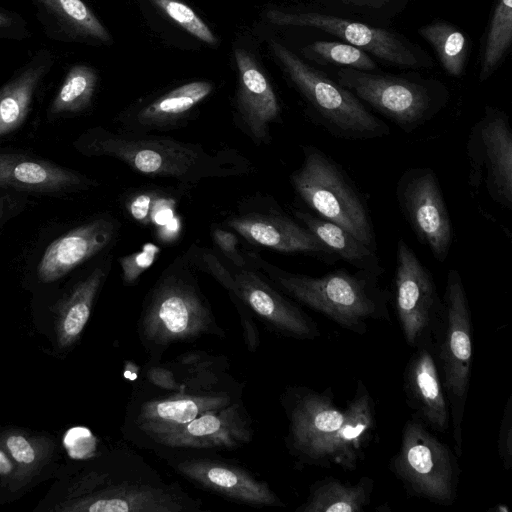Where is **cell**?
<instances>
[{"label": "cell", "instance_id": "6da1fadb", "mask_svg": "<svg viewBox=\"0 0 512 512\" xmlns=\"http://www.w3.org/2000/svg\"><path fill=\"white\" fill-rule=\"evenodd\" d=\"M280 402L288 420L285 445L298 466L355 470L376 437V404L361 379L344 409L331 388L288 386Z\"/></svg>", "mask_w": 512, "mask_h": 512}, {"label": "cell", "instance_id": "7a4b0ae2", "mask_svg": "<svg viewBox=\"0 0 512 512\" xmlns=\"http://www.w3.org/2000/svg\"><path fill=\"white\" fill-rule=\"evenodd\" d=\"M195 269L188 258L176 259L146 294L136 330L148 360L162 361L167 350L177 344L205 336H226Z\"/></svg>", "mask_w": 512, "mask_h": 512}, {"label": "cell", "instance_id": "3957f363", "mask_svg": "<svg viewBox=\"0 0 512 512\" xmlns=\"http://www.w3.org/2000/svg\"><path fill=\"white\" fill-rule=\"evenodd\" d=\"M248 255L255 267L286 296L350 332L364 335L371 321L391 322L392 294L376 275L339 268L315 277L292 273L257 255Z\"/></svg>", "mask_w": 512, "mask_h": 512}, {"label": "cell", "instance_id": "277c9868", "mask_svg": "<svg viewBox=\"0 0 512 512\" xmlns=\"http://www.w3.org/2000/svg\"><path fill=\"white\" fill-rule=\"evenodd\" d=\"M81 152L87 156H109L133 171L185 184L210 177H224L243 172L244 161L218 152L211 154L202 146L147 133H112L93 129L81 140Z\"/></svg>", "mask_w": 512, "mask_h": 512}, {"label": "cell", "instance_id": "5b68a950", "mask_svg": "<svg viewBox=\"0 0 512 512\" xmlns=\"http://www.w3.org/2000/svg\"><path fill=\"white\" fill-rule=\"evenodd\" d=\"M90 494L62 508L80 512H201L203 502L178 482H167L140 455L120 454L113 472L96 474Z\"/></svg>", "mask_w": 512, "mask_h": 512}, {"label": "cell", "instance_id": "8992f818", "mask_svg": "<svg viewBox=\"0 0 512 512\" xmlns=\"http://www.w3.org/2000/svg\"><path fill=\"white\" fill-rule=\"evenodd\" d=\"M244 384L234 377L209 387L158 388L145 380L135 383L129 398L122 434L132 445L186 425L201 413L228 406L243 398Z\"/></svg>", "mask_w": 512, "mask_h": 512}, {"label": "cell", "instance_id": "52a82bcc", "mask_svg": "<svg viewBox=\"0 0 512 512\" xmlns=\"http://www.w3.org/2000/svg\"><path fill=\"white\" fill-rule=\"evenodd\" d=\"M301 166L290 175L298 197L317 216L377 250L376 236L365 197L343 168L313 145L302 146Z\"/></svg>", "mask_w": 512, "mask_h": 512}, {"label": "cell", "instance_id": "ba28073f", "mask_svg": "<svg viewBox=\"0 0 512 512\" xmlns=\"http://www.w3.org/2000/svg\"><path fill=\"white\" fill-rule=\"evenodd\" d=\"M270 46L315 121L329 134L344 140H371L390 133L389 126L350 90L305 63L281 43L271 41Z\"/></svg>", "mask_w": 512, "mask_h": 512}, {"label": "cell", "instance_id": "9c48e42d", "mask_svg": "<svg viewBox=\"0 0 512 512\" xmlns=\"http://www.w3.org/2000/svg\"><path fill=\"white\" fill-rule=\"evenodd\" d=\"M187 257L219 282L230 298L240 299L274 334L298 340L320 337L317 323L255 266H228L206 248L194 247Z\"/></svg>", "mask_w": 512, "mask_h": 512}, {"label": "cell", "instance_id": "30bf717a", "mask_svg": "<svg viewBox=\"0 0 512 512\" xmlns=\"http://www.w3.org/2000/svg\"><path fill=\"white\" fill-rule=\"evenodd\" d=\"M442 302V322L434 350L449 405L456 455L461 457L462 423L472 371L473 327L466 290L456 269L447 274Z\"/></svg>", "mask_w": 512, "mask_h": 512}, {"label": "cell", "instance_id": "8fae6325", "mask_svg": "<svg viewBox=\"0 0 512 512\" xmlns=\"http://www.w3.org/2000/svg\"><path fill=\"white\" fill-rule=\"evenodd\" d=\"M336 82L405 133H412L431 120L449 99L447 88L431 79L343 68L338 71Z\"/></svg>", "mask_w": 512, "mask_h": 512}, {"label": "cell", "instance_id": "7c38bea8", "mask_svg": "<svg viewBox=\"0 0 512 512\" xmlns=\"http://www.w3.org/2000/svg\"><path fill=\"white\" fill-rule=\"evenodd\" d=\"M457 455L416 416L403 427L390 469L410 496L450 506L457 498L460 467Z\"/></svg>", "mask_w": 512, "mask_h": 512}, {"label": "cell", "instance_id": "4fadbf2b", "mask_svg": "<svg viewBox=\"0 0 512 512\" xmlns=\"http://www.w3.org/2000/svg\"><path fill=\"white\" fill-rule=\"evenodd\" d=\"M394 304L407 345L434 343L442 322V298L432 273L402 238L396 245Z\"/></svg>", "mask_w": 512, "mask_h": 512}, {"label": "cell", "instance_id": "5bb4252c", "mask_svg": "<svg viewBox=\"0 0 512 512\" xmlns=\"http://www.w3.org/2000/svg\"><path fill=\"white\" fill-rule=\"evenodd\" d=\"M466 152L469 186L474 190L484 186L494 203L512 209V130L508 115L486 106L470 130Z\"/></svg>", "mask_w": 512, "mask_h": 512}, {"label": "cell", "instance_id": "9a60e30c", "mask_svg": "<svg viewBox=\"0 0 512 512\" xmlns=\"http://www.w3.org/2000/svg\"><path fill=\"white\" fill-rule=\"evenodd\" d=\"M253 436V422L241 398L228 406L207 410L186 425L151 437L139 449L153 451L158 457L217 453L242 448Z\"/></svg>", "mask_w": 512, "mask_h": 512}, {"label": "cell", "instance_id": "2e32d148", "mask_svg": "<svg viewBox=\"0 0 512 512\" xmlns=\"http://www.w3.org/2000/svg\"><path fill=\"white\" fill-rule=\"evenodd\" d=\"M179 476L202 490L254 508L286 507L263 479L217 453L169 454L160 457Z\"/></svg>", "mask_w": 512, "mask_h": 512}, {"label": "cell", "instance_id": "e0dca14e", "mask_svg": "<svg viewBox=\"0 0 512 512\" xmlns=\"http://www.w3.org/2000/svg\"><path fill=\"white\" fill-rule=\"evenodd\" d=\"M396 199L417 239L444 262L452 244V224L435 172L428 167L406 170L397 181Z\"/></svg>", "mask_w": 512, "mask_h": 512}, {"label": "cell", "instance_id": "ac0fdd59", "mask_svg": "<svg viewBox=\"0 0 512 512\" xmlns=\"http://www.w3.org/2000/svg\"><path fill=\"white\" fill-rule=\"evenodd\" d=\"M266 18L279 26L320 29L390 65L402 68H419L425 65L419 51L411 42L383 28L317 12L288 13L271 9L267 11Z\"/></svg>", "mask_w": 512, "mask_h": 512}, {"label": "cell", "instance_id": "d6986e66", "mask_svg": "<svg viewBox=\"0 0 512 512\" xmlns=\"http://www.w3.org/2000/svg\"><path fill=\"white\" fill-rule=\"evenodd\" d=\"M225 223L254 245L309 255L330 265L339 259L302 223L280 211L235 215Z\"/></svg>", "mask_w": 512, "mask_h": 512}, {"label": "cell", "instance_id": "ffe728a7", "mask_svg": "<svg viewBox=\"0 0 512 512\" xmlns=\"http://www.w3.org/2000/svg\"><path fill=\"white\" fill-rule=\"evenodd\" d=\"M403 388L413 415L431 431L446 433L450 427V411L433 342L414 348L404 370Z\"/></svg>", "mask_w": 512, "mask_h": 512}, {"label": "cell", "instance_id": "44dd1931", "mask_svg": "<svg viewBox=\"0 0 512 512\" xmlns=\"http://www.w3.org/2000/svg\"><path fill=\"white\" fill-rule=\"evenodd\" d=\"M234 56L239 72L236 109L241 129L257 144H267L270 125L280 117L277 96L247 50L236 48Z\"/></svg>", "mask_w": 512, "mask_h": 512}, {"label": "cell", "instance_id": "7402d4cb", "mask_svg": "<svg viewBox=\"0 0 512 512\" xmlns=\"http://www.w3.org/2000/svg\"><path fill=\"white\" fill-rule=\"evenodd\" d=\"M116 222L97 218L54 240L44 251L37 266V276L51 283L103 250L116 235Z\"/></svg>", "mask_w": 512, "mask_h": 512}, {"label": "cell", "instance_id": "603a6c76", "mask_svg": "<svg viewBox=\"0 0 512 512\" xmlns=\"http://www.w3.org/2000/svg\"><path fill=\"white\" fill-rule=\"evenodd\" d=\"M93 184L85 176L52 162L24 154H0V187L57 193Z\"/></svg>", "mask_w": 512, "mask_h": 512}, {"label": "cell", "instance_id": "cb8c5ba5", "mask_svg": "<svg viewBox=\"0 0 512 512\" xmlns=\"http://www.w3.org/2000/svg\"><path fill=\"white\" fill-rule=\"evenodd\" d=\"M211 91L212 85L206 81L181 85L139 109L128 122L126 131L147 133L172 129L187 118Z\"/></svg>", "mask_w": 512, "mask_h": 512}, {"label": "cell", "instance_id": "d4e9b609", "mask_svg": "<svg viewBox=\"0 0 512 512\" xmlns=\"http://www.w3.org/2000/svg\"><path fill=\"white\" fill-rule=\"evenodd\" d=\"M293 215L309 229L339 259H343L357 270L382 277L385 269L377 250L369 247L344 228L310 212L293 209Z\"/></svg>", "mask_w": 512, "mask_h": 512}, {"label": "cell", "instance_id": "484cf974", "mask_svg": "<svg viewBox=\"0 0 512 512\" xmlns=\"http://www.w3.org/2000/svg\"><path fill=\"white\" fill-rule=\"evenodd\" d=\"M373 489L374 480L367 476L356 483L327 476L310 486L296 512H363L371 503Z\"/></svg>", "mask_w": 512, "mask_h": 512}, {"label": "cell", "instance_id": "4316f807", "mask_svg": "<svg viewBox=\"0 0 512 512\" xmlns=\"http://www.w3.org/2000/svg\"><path fill=\"white\" fill-rule=\"evenodd\" d=\"M51 64L49 55H40L0 89V137L23 124L35 91Z\"/></svg>", "mask_w": 512, "mask_h": 512}, {"label": "cell", "instance_id": "83f0119b", "mask_svg": "<svg viewBox=\"0 0 512 512\" xmlns=\"http://www.w3.org/2000/svg\"><path fill=\"white\" fill-rule=\"evenodd\" d=\"M105 267H96L77 283L60 305L57 319V339L61 347L73 344L85 328L96 296L106 278Z\"/></svg>", "mask_w": 512, "mask_h": 512}, {"label": "cell", "instance_id": "f1b7e54d", "mask_svg": "<svg viewBox=\"0 0 512 512\" xmlns=\"http://www.w3.org/2000/svg\"><path fill=\"white\" fill-rule=\"evenodd\" d=\"M419 34L433 47L447 74L459 77L464 73L469 42L460 29L439 20L422 26Z\"/></svg>", "mask_w": 512, "mask_h": 512}, {"label": "cell", "instance_id": "f546056e", "mask_svg": "<svg viewBox=\"0 0 512 512\" xmlns=\"http://www.w3.org/2000/svg\"><path fill=\"white\" fill-rule=\"evenodd\" d=\"M166 363L183 387L214 384L230 376L226 356L202 350L186 351Z\"/></svg>", "mask_w": 512, "mask_h": 512}, {"label": "cell", "instance_id": "4dcf8cb0", "mask_svg": "<svg viewBox=\"0 0 512 512\" xmlns=\"http://www.w3.org/2000/svg\"><path fill=\"white\" fill-rule=\"evenodd\" d=\"M512 43V0H497L490 18L481 60L479 80L498 67Z\"/></svg>", "mask_w": 512, "mask_h": 512}, {"label": "cell", "instance_id": "1f68e13d", "mask_svg": "<svg viewBox=\"0 0 512 512\" xmlns=\"http://www.w3.org/2000/svg\"><path fill=\"white\" fill-rule=\"evenodd\" d=\"M97 83L96 72L82 64L73 66L52 101L50 114L77 113L92 100Z\"/></svg>", "mask_w": 512, "mask_h": 512}, {"label": "cell", "instance_id": "d6a6232c", "mask_svg": "<svg viewBox=\"0 0 512 512\" xmlns=\"http://www.w3.org/2000/svg\"><path fill=\"white\" fill-rule=\"evenodd\" d=\"M2 447L15 465V476L30 475L47 459L52 444L47 439L28 437L21 432H8L1 438Z\"/></svg>", "mask_w": 512, "mask_h": 512}, {"label": "cell", "instance_id": "836d02e7", "mask_svg": "<svg viewBox=\"0 0 512 512\" xmlns=\"http://www.w3.org/2000/svg\"><path fill=\"white\" fill-rule=\"evenodd\" d=\"M304 55L319 64L343 66L361 71H374V60L364 50L348 43L315 41L303 49Z\"/></svg>", "mask_w": 512, "mask_h": 512}, {"label": "cell", "instance_id": "e575fe53", "mask_svg": "<svg viewBox=\"0 0 512 512\" xmlns=\"http://www.w3.org/2000/svg\"><path fill=\"white\" fill-rule=\"evenodd\" d=\"M77 33L108 43L105 27L82 0H37Z\"/></svg>", "mask_w": 512, "mask_h": 512}, {"label": "cell", "instance_id": "d590c367", "mask_svg": "<svg viewBox=\"0 0 512 512\" xmlns=\"http://www.w3.org/2000/svg\"><path fill=\"white\" fill-rule=\"evenodd\" d=\"M170 19L199 40L213 45L217 38L191 7L179 0H149Z\"/></svg>", "mask_w": 512, "mask_h": 512}, {"label": "cell", "instance_id": "8d00e7d4", "mask_svg": "<svg viewBox=\"0 0 512 512\" xmlns=\"http://www.w3.org/2000/svg\"><path fill=\"white\" fill-rule=\"evenodd\" d=\"M160 253V248L153 243H146L138 252L119 258L123 283L135 285L139 277L151 267Z\"/></svg>", "mask_w": 512, "mask_h": 512}, {"label": "cell", "instance_id": "74e56055", "mask_svg": "<svg viewBox=\"0 0 512 512\" xmlns=\"http://www.w3.org/2000/svg\"><path fill=\"white\" fill-rule=\"evenodd\" d=\"M141 376L143 380L164 390L177 391L184 388L166 362L147 359L141 368Z\"/></svg>", "mask_w": 512, "mask_h": 512}, {"label": "cell", "instance_id": "f35d334b", "mask_svg": "<svg viewBox=\"0 0 512 512\" xmlns=\"http://www.w3.org/2000/svg\"><path fill=\"white\" fill-rule=\"evenodd\" d=\"M497 452L503 468L508 471L512 466V398H508L500 422Z\"/></svg>", "mask_w": 512, "mask_h": 512}, {"label": "cell", "instance_id": "ab89813d", "mask_svg": "<svg viewBox=\"0 0 512 512\" xmlns=\"http://www.w3.org/2000/svg\"><path fill=\"white\" fill-rule=\"evenodd\" d=\"M239 316L244 344L249 352H256L260 346V332L255 316L249 308L237 298H231Z\"/></svg>", "mask_w": 512, "mask_h": 512}, {"label": "cell", "instance_id": "60d3db41", "mask_svg": "<svg viewBox=\"0 0 512 512\" xmlns=\"http://www.w3.org/2000/svg\"><path fill=\"white\" fill-rule=\"evenodd\" d=\"M212 238L230 264L236 267H242L247 264L245 257L238 250L236 234L222 228H214Z\"/></svg>", "mask_w": 512, "mask_h": 512}, {"label": "cell", "instance_id": "b9f144b4", "mask_svg": "<svg viewBox=\"0 0 512 512\" xmlns=\"http://www.w3.org/2000/svg\"><path fill=\"white\" fill-rule=\"evenodd\" d=\"M153 193H141L131 197L126 208L131 216L140 223L147 224L149 222L150 208L153 205Z\"/></svg>", "mask_w": 512, "mask_h": 512}, {"label": "cell", "instance_id": "7bdbcfd3", "mask_svg": "<svg viewBox=\"0 0 512 512\" xmlns=\"http://www.w3.org/2000/svg\"><path fill=\"white\" fill-rule=\"evenodd\" d=\"M123 375L125 378L131 381L137 380L138 382L140 381L139 375L141 376V368L138 365H136L133 361L128 360L125 362Z\"/></svg>", "mask_w": 512, "mask_h": 512}, {"label": "cell", "instance_id": "ee69618b", "mask_svg": "<svg viewBox=\"0 0 512 512\" xmlns=\"http://www.w3.org/2000/svg\"><path fill=\"white\" fill-rule=\"evenodd\" d=\"M345 3L350 4H358V5H377V4H383L384 2L388 0H339Z\"/></svg>", "mask_w": 512, "mask_h": 512}, {"label": "cell", "instance_id": "f6af8a7d", "mask_svg": "<svg viewBox=\"0 0 512 512\" xmlns=\"http://www.w3.org/2000/svg\"><path fill=\"white\" fill-rule=\"evenodd\" d=\"M11 21L12 20L8 15L0 12V28L9 26L11 24Z\"/></svg>", "mask_w": 512, "mask_h": 512}]
</instances>
